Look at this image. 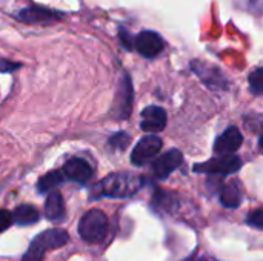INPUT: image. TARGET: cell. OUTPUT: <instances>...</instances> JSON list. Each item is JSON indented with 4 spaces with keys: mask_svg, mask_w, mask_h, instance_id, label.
Wrapping results in <instances>:
<instances>
[{
    "mask_svg": "<svg viewBox=\"0 0 263 261\" xmlns=\"http://www.w3.org/2000/svg\"><path fill=\"white\" fill-rule=\"evenodd\" d=\"M143 185V178L129 172H117L99 182L91 192V198H129L136 195Z\"/></svg>",
    "mask_w": 263,
    "mask_h": 261,
    "instance_id": "obj_1",
    "label": "cell"
},
{
    "mask_svg": "<svg viewBox=\"0 0 263 261\" xmlns=\"http://www.w3.org/2000/svg\"><path fill=\"white\" fill-rule=\"evenodd\" d=\"M68 242L69 234L65 229H46L31 242V245L28 246L26 252L22 257V261H42L48 251L60 249Z\"/></svg>",
    "mask_w": 263,
    "mask_h": 261,
    "instance_id": "obj_2",
    "label": "cell"
},
{
    "mask_svg": "<svg viewBox=\"0 0 263 261\" xmlns=\"http://www.w3.org/2000/svg\"><path fill=\"white\" fill-rule=\"evenodd\" d=\"M80 238L86 243H100L108 234V217L100 209L88 211L77 225Z\"/></svg>",
    "mask_w": 263,
    "mask_h": 261,
    "instance_id": "obj_3",
    "label": "cell"
},
{
    "mask_svg": "<svg viewBox=\"0 0 263 261\" xmlns=\"http://www.w3.org/2000/svg\"><path fill=\"white\" fill-rule=\"evenodd\" d=\"M243 162L239 155L236 154H227V155H219L216 158H211L205 163L194 165V172H202V174H214V175H230L236 174L240 171Z\"/></svg>",
    "mask_w": 263,
    "mask_h": 261,
    "instance_id": "obj_4",
    "label": "cell"
},
{
    "mask_svg": "<svg viewBox=\"0 0 263 261\" xmlns=\"http://www.w3.org/2000/svg\"><path fill=\"white\" fill-rule=\"evenodd\" d=\"M162 145H163L162 138L157 137L156 134L145 135L134 146L133 152H131V163L134 166H145V165H148L149 162H153L159 155V152L162 149Z\"/></svg>",
    "mask_w": 263,
    "mask_h": 261,
    "instance_id": "obj_5",
    "label": "cell"
},
{
    "mask_svg": "<svg viewBox=\"0 0 263 261\" xmlns=\"http://www.w3.org/2000/svg\"><path fill=\"white\" fill-rule=\"evenodd\" d=\"M15 17L20 22L29 23V25H51V23L60 20L63 17V12L54 11V9L45 8V6H39V5H31V6H26L22 11H18Z\"/></svg>",
    "mask_w": 263,
    "mask_h": 261,
    "instance_id": "obj_6",
    "label": "cell"
},
{
    "mask_svg": "<svg viewBox=\"0 0 263 261\" xmlns=\"http://www.w3.org/2000/svg\"><path fill=\"white\" fill-rule=\"evenodd\" d=\"M182 162H183V154L179 149L173 148L165 154H162L160 157L154 158L151 165V172L156 178L165 180L182 165Z\"/></svg>",
    "mask_w": 263,
    "mask_h": 261,
    "instance_id": "obj_7",
    "label": "cell"
},
{
    "mask_svg": "<svg viewBox=\"0 0 263 261\" xmlns=\"http://www.w3.org/2000/svg\"><path fill=\"white\" fill-rule=\"evenodd\" d=\"M137 49V52L145 57V58H154L157 57L165 43H163V38L160 34H157L156 31H142L136 38H134V43H133Z\"/></svg>",
    "mask_w": 263,
    "mask_h": 261,
    "instance_id": "obj_8",
    "label": "cell"
},
{
    "mask_svg": "<svg viewBox=\"0 0 263 261\" xmlns=\"http://www.w3.org/2000/svg\"><path fill=\"white\" fill-rule=\"evenodd\" d=\"M168 122L166 112L160 106H148L142 111V118H140V128L145 132L149 134H157L165 129Z\"/></svg>",
    "mask_w": 263,
    "mask_h": 261,
    "instance_id": "obj_9",
    "label": "cell"
},
{
    "mask_svg": "<svg viewBox=\"0 0 263 261\" xmlns=\"http://www.w3.org/2000/svg\"><path fill=\"white\" fill-rule=\"evenodd\" d=\"M242 143H243V137H242V132L239 131V128L230 126L214 142V152L217 155L234 154L242 146Z\"/></svg>",
    "mask_w": 263,
    "mask_h": 261,
    "instance_id": "obj_10",
    "label": "cell"
},
{
    "mask_svg": "<svg viewBox=\"0 0 263 261\" xmlns=\"http://www.w3.org/2000/svg\"><path fill=\"white\" fill-rule=\"evenodd\" d=\"M191 68L199 74L200 80L211 89H228V82L216 66H208L205 62H194Z\"/></svg>",
    "mask_w": 263,
    "mask_h": 261,
    "instance_id": "obj_11",
    "label": "cell"
},
{
    "mask_svg": "<svg viewBox=\"0 0 263 261\" xmlns=\"http://www.w3.org/2000/svg\"><path fill=\"white\" fill-rule=\"evenodd\" d=\"M63 177L79 183V185H86L91 177H92V169L88 165V162L82 160V158H69L65 166H63Z\"/></svg>",
    "mask_w": 263,
    "mask_h": 261,
    "instance_id": "obj_12",
    "label": "cell"
},
{
    "mask_svg": "<svg viewBox=\"0 0 263 261\" xmlns=\"http://www.w3.org/2000/svg\"><path fill=\"white\" fill-rule=\"evenodd\" d=\"M116 109H117V118H126L131 115L133 85H131V78L128 75L123 77V82L120 85V91L116 95Z\"/></svg>",
    "mask_w": 263,
    "mask_h": 261,
    "instance_id": "obj_13",
    "label": "cell"
},
{
    "mask_svg": "<svg viewBox=\"0 0 263 261\" xmlns=\"http://www.w3.org/2000/svg\"><path fill=\"white\" fill-rule=\"evenodd\" d=\"M45 217L49 222L59 223L65 218V203L63 197L57 191H49V195L45 202Z\"/></svg>",
    "mask_w": 263,
    "mask_h": 261,
    "instance_id": "obj_14",
    "label": "cell"
},
{
    "mask_svg": "<svg viewBox=\"0 0 263 261\" xmlns=\"http://www.w3.org/2000/svg\"><path fill=\"white\" fill-rule=\"evenodd\" d=\"M220 203L225 208L230 209H236L240 206L242 203V188L240 183L237 182H231L228 185H225L220 191Z\"/></svg>",
    "mask_w": 263,
    "mask_h": 261,
    "instance_id": "obj_15",
    "label": "cell"
},
{
    "mask_svg": "<svg viewBox=\"0 0 263 261\" xmlns=\"http://www.w3.org/2000/svg\"><path fill=\"white\" fill-rule=\"evenodd\" d=\"M12 220L18 226H31L40 220V212L32 205H20L14 211Z\"/></svg>",
    "mask_w": 263,
    "mask_h": 261,
    "instance_id": "obj_16",
    "label": "cell"
},
{
    "mask_svg": "<svg viewBox=\"0 0 263 261\" xmlns=\"http://www.w3.org/2000/svg\"><path fill=\"white\" fill-rule=\"evenodd\" d=\"M65 177H63V172L62 171H51L48 174H45L39 183H37V191L40 194H45V192H49L52 189H55L57 186H60L63 183Z\"/></svg>",
    "mask_w": 263,
    "mask_h": 261,
    "instance_id": "obj_17",
    "label": "cell"
},
{
    "mask_svg": "<svg viewBox=\"0 0 263 261\" xmlns=\"http://www.w3.org/2000/svg\"><path fill=\"white\" fill-rule=\"evenodd\" d=\"M250 86H251V92L254 95H260L263 92V71L262 68H256L250 77H248Z\"/></svg>",
    "mask_w": 263,
    "mask_h": 261,
    "instance_id": "obj_18",
    "label": "cell"
},
{
    "mask_svg": "<svg viewBox=\"0 0 263 261\" xmlns=\"http://www.w3.org/2000/svg\"><path fill=\"white\" fill-rule=\"evenodd\" d=\"M129 135L126 134V132H117V134H114L111 138H109V143L114 146V148H117V149H125L126 146H128V143H129Z\"/></svg>",
    "mask_w": 263,
    "mask_h": 261,
    "instance_id": "obj_19",
    "label": "cell"
},
{
    "mask_svg": "<svg viewBox=\"0 0 263 261\" xmlns=\"http://www.w3.org/2000/svg\"><path fill=\"white\" fill-rule=\"evenodd\" d=\"M247 225H250L251 228H256L257 231L263 229V212L262 209H256L254 212H251L247 218Z\"/></svg>",
    "mask_w": 263,
    "mask_h": 261,
    "instance_id": "obj_20",
    "label": "cell"
},
{
    "mask_svg": "<svg viewBox=\"0 0 263 261\" xmlns=\"http://www.w3.org/2000/svg\"><path fill=\"white\" fill-rule=\"evenodd\" d=\"M12 223H14L12 214L6 209H0V234L5 232L6 229H9Z\"/></svg>",
    "mask_w": 263,
    "mask_h": 261,
    "instance_id": "obj_21",
    "label": "cell"
},
{
    "mask_svg": "<svg viewBox=\"0 0 263 261\" xmlns=\"http://www.w3.org/2000/svg\"><path fill=\"white\" fill-rule=\"evenodd\" d=\"M17 68H20V63H14V62H8V60L0 58V71L2 72H12Z\"/></svg>",
    "mask_w": 263,
    "mask_h": 261,
    "instance_id": "obj_22",
    "label": "cell"
},
{
    "mask_svg": "<svg viewBox=\"0 0 263 261\" xmlns=\"http://www.w3.org/2000/svg\"><path fill=\"white\" fill-rule=\"evenodd\" d=\"M120 38H122V43H123V46H125L126 49H131V48H133V38H131V35L126 34L123 29H120Z\"/></svg>",
    "mask_w": 263,
    "mask_h": 261,
    "instance_id": "obj_23",
    "label": "cell"
}]
</instances>
